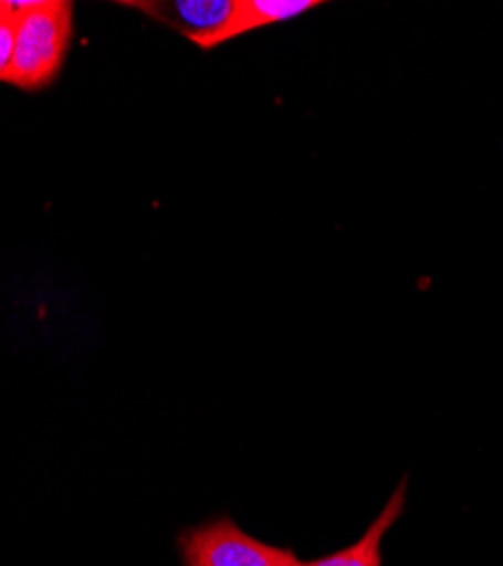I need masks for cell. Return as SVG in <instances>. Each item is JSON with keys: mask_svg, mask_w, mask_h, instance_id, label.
Instances as JSON below:
<instances>
[{"mask_svg": "<svg viewBox=\"0 0 503 566\" xmlns=\"http://www.w3.org/2000/svg\"><path fill=\"white\" fill-rule=\"evenodd\" d=\"M185 566H297L291 548L270 546L245 533L232 516H218L177 537Z\"/></svg>", "mask_w": 503, "mask_h": 566, "instance_id": "obj_2", "label": "cell"}, {"mask_svg": "<svg viewBox=\"0 0 503 566\" xmlns=\"http://www.w3.org/2000/svg\"><path fill=\"white\" fill-rule=\"evenodd\" d=\"M17 17L14 57L8 84L23 91L49 86L62 71L73 39V3L66 0H10Z\"/></svg>", "mask_w": 503, "mask_h": 566, "instance_id": "obj_1", "label": "cell"}, {"mask_svg": "<svg viewBox=\"0 0 503 566\" xmlns=\"http://www.w3.org/2000/svg\"><path fill=\"white\" fill-rule=\"evenodd\" d=\"M315 8H323V3L319 0H237L227 43L268 25L293 21Z\"/></svg>", "mask_w": 503, "mask_h": 566, "instance_id": "obj_5", "label": "cell"}, {"mask_svg": "<svg viewBox=\"0 0 503 566\" xmlns=\"http://www.w3.org/2000/svg\"><path fill=\"white\" fill-rule=\"evenodd\" d=\"M406 488H408V481L404 479L399 483V488L390 494V499L384 505V510L379 512V516L368 526V531L363 533V537L358 542H354L352 546H345L332 555H325V557L308 559V562L300 559L297 566H384L381 544H384V537L388 535V531L399 522L404 514Z\"/></svg>", "mask_w": 503, "mask_h": 566, "instance_id": "obj_4", "label": "cell"}, {"mask_svg": "<svg viewBox=\"0 0 503 566\" xmlns=\"http://www.w3.org/2000/svg\"><path fill=\"white\" fill-rule=\"evenodd\" d=\"M120 6L179 32L202 51L227 43L237 12V0H127Z\"/></svg>", "mask_w": 503, "mask_h": 566, "instance_id": "obj_3", "label": "cell"}, {"mask_svg": "<svg viewBox=\"0 0 503 566\" xmlns=\"http://www.w3.org/2000/svg\"><path fill=\"white\" fill-rule=\"evenodd\" d=\"M14 41H17V17L8 10L6 3H0V82L8 80L12 57H14Z\"/></svg>", "mask_w": 503, "mask_h": 566, "instance_id": "obj_6", "label": "cell"}]
</instances>
